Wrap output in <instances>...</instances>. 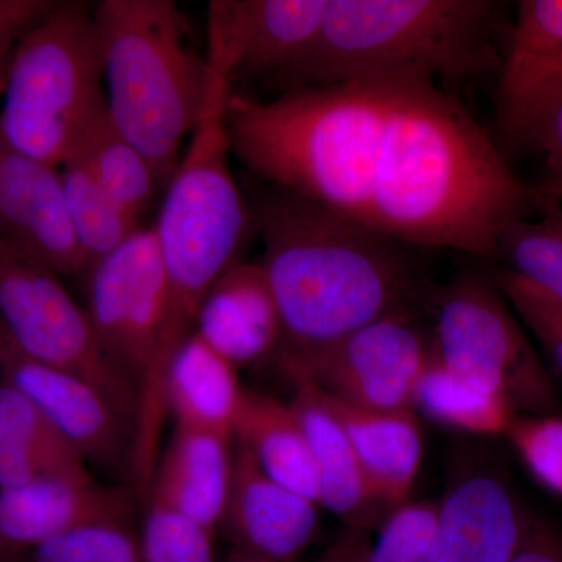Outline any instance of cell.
Returning a JSON list of instances; mask_svg holds the SVG:
<instances>
[{"label":"cell","instance_id":"cell-40","mask_svg":"<svg viewBox=\"0 0 562 562\" xmlns=\"http://www.w3.org/2000/svg\"><path fill=\"white\" fill-rule=\"evenodd\" d=\"M225 562H272L265 560V558L257 557V554H251L244 552V550L232 549V552L228 553L227 560Z\"/></svg>","mask_w":562,"mask_h":562},{"label":"cell","instance_id":"cell-36","mask_svg":"<svg viewBox=\"0 0 562 562\" xmlns=\"http://www.w3.org/2000/svg\"><path fill=\"white\" fill-rule=\"evenodd\" d=\"M512 562H562L561 536L531 514Z\"/></svg>","mask_w":562,"mask_h":562},{"label":"cell","instance_id":"cell-37","mask_svg":"<svg viewBox=\"0 0 562 562\" xmlns=\"http://www.w3.org/2000/svg\"><path fill=\"white\" fill-rule=\"evenodd\" d=\"M371 546L369 531L347 528L314 562H366Z\"/></svg>","mask_w":562,"mask_h":562},{"label":"cell","instance_id":"cell-38","mask_svg":"<svg viewBox=\"0 0 562 562\" xmlns=\"http://www.w3.org/2000/svg\"><path fill=\"white\" fill-rule=\"evenodd\" d=\"M539 150L546 154V173H562V109L543 136Z\"/></svg>","mask_w":562,"mask_h":562},{"label":"cell","instance_id":"cell-31","mask_svg":"<svg viewBox=\"0 0 562 562\" xmlns=\"http://www.w3.org/2000/svg\"><path fill=\"white\" fill-rule=\"evenodd\" d=\"M438 502H408L384 519L366 562H430Z\"/></svg>","mask_w":562,"mask_h":562},{"label":"cell","instance_id":"cell-8","mask_svg":"<svg viewBox=\"0 0 562 562\" xmlns=\"http://www.w3.org/2000/svg\"><path fill=\"white\" fill-rule=\"evenodd\" d=\"M85 279L87 313L99 344L138 391L133 472L147 487L157 468L158 428L166 412L158 360L168 277L154 227H140L120 249L95 262Z\"/></svg>","mask_w":562,"mask_h":562},{"label":"cell","instance_id":"cell-24","mask_svg":"<svg viewBox=\"0 0 562 562\" xmlns=\"http://www.w3.org/2000/svg\"><path fill=\"white\" fill-rule=\"evenodd\" d=\"M232 431L273 482L319 505L312 450L290 403L243 390Z\"/></svg>","mask_w":562,"mask_h":562},{"label":"cell","instance_id":"cell-33","mask_svg":"<svg viewBox=\"0 0 562 562\" xmlns=\"http://www.w3.org/2000/svg\"><path fill=\"white\" fill-rule=\"evenodd\" d=\"M492 283L562 373V302L512 271L495 273Z\"/></svg>","mask_w":562,"mask_h":562},{"label":"cell","instance_id":"cell-29","mask_svg":"<svg viewBox=\"0 0 562 562\" xmlns=\"http://www.w3.org/2000/svg\"><path fill=\"white\" fill-rule=\"evenodd\" d=\"M539 220L514 222L505 232L498 257L512 265L509 271L562 302V210L543 201Z\"/></svg>","mask_w":562,"mask_h":562},{"label":"cell","instance_id":"cell-21","mask_svg":"<svg viewBox=\"0 0 562 562\" xmlns=\"http://www.w3.org/2000/svg\"><path fill=\"white\" fill-rule=\"evenodd\" d=\"M316 390L349 438L376 501L390 513L408 503L424 453L416 414L372 412Z\"/></svg>","mask_w":562,"mask_h":562},{"label":"cell","instance_id":"cell-25","mask_svg":"<svg viewBox=\"0 0 562 562\" xmlns=\"http://www.w3.org/2000/svg\"><path fill=\"white\" fill-rule=\"evenodd\" d=\"M241 394L235 366L198 333H191L173 350L165 373V405L177 424L233 438Z\"/></svg>","mask_w":562,"mask_h":562},{"label":"cell","instance_id":"cell-4","mask_svg":"<svg viewBox=\"0 0 562 562\" xmlns=\"http://www.w3.org/2000/svg\"><path fill=\"white\" fill-rule=\"evenodd\" d=\"M486 0H328L319 36L281 90L424 77L464 83L498 70Z\"/></svg>","mask_w":562,"mask_h":562},{"label":"cell","instance_id":"cell-22","mask_svg":"<svg viewBox=\"0 0 562 562\" xmlns=\"http://www.w3.org/2000/svg\"><path fill=\"white\" fill-rule=\"evenodd\" d=\"M290 402L308 439L319 484V505L338 516L347 528L369 531L390 512L376 501L353 447L341 425L321 402L313 383L295 380Z\"/></svg>","mask_w":562,"mask_h":562},{"label":"cell","instance_id":"cell-6","mask_svg":"<svg viewBox=\"0 0 562 562\" xmlns=\"http://www.w3.org/2000/svg\"><path fill=\"white\" fill-rule=\"evenodd\" d=\"M231 92L227 79L211 69L205 110L168 183L154 225L168 277L158 360L162 395L166 368L173 350L194 333L206 292L238 261L239 249L254 222L231 168V143L225 127V106Z\"/></svg>","mask_w":562,"mask_h":562},{"label":"cell","instance_id":"cell-28","mask_svg":"<svg viewBox=\"0 0 562 562\" xmlns=\"http://www.w3.org/2000/svg\"><path fill=\"white\" fill-rule=\"evenodd\" d=\"M60 172L70 225L87 277L95 262L120 249L139 231V221L117 205L77 158L69 157L63 162Z\"/></svg>","mask_w":562,"mask_h":562},{"label":"cell","instance_id":"cell-34","mask_svg":"<svg viewBox=\"0 0 562 562\" xmlns=\"http://www.w3.org/2000/svg\"><path fill=\"white\" fill-rule=\"evenodd\" d=\"M505 436L531 475L562 495V417L514 416Z\"/></svg>","mask_w":562,"mask_h":562},{"label":"cell","instance_id":"cell-10","mask_svg":"<svg viewBox=\"0 0 562 562\" xmlns=\"http://www.w3.org/2000/svg\"><path fill=\"white\" fill-rule=\"evenodd\" d=\"M432 344L450 372L502 395L514 409L546 412L557 401L541 362L492 281L468 273L442 292Z\"/></svg>","mask_w":562,"mask_h":562},{"label":"cell","instance_id":"cell-14","mask_svg":"<svg viewBox=\"0 0 562 562\" xmlns=\"http://www.w3.org/2000/svg\"><path fill=\"white\" fill-rule=\"evenodd\" d=\"M2 380L22 392L85 462L120 469L135 454V427L79 376L22 353L0 324Z\"/></svg>","mask_w":562,"mask_h":562},{"label":"cell","instance_id":"cell-12","mask_svg":"<svg viewBox=\"0 0 562 562\" xmlns=\"http://www.w3.org/2000/svg\"><path fill=\"white\" fill-rule=\"evenodd\" d=\"M328 0H213L206 18L211 69L231 83H276L306 57L324 24Z\"/></svg>","mask_w":562,"mask_h":562},{"label":"cell","instance_id":"cell-42","mask_svg":"<svg viewBox=\"0 0 562 562\" xmlns=\"http://www.w3.org/2000/svg\"><path fill=\"white\" fill-rule=\"evenodd\" d=\"M0 382H2V346H0Z\"/></svg>","mask_w":562,"mask_h":562},{"label":"cell","instance_id":"cell-7","mask_svg":"<svg viewBox=\"0 0 562 562\" xmlns=\"http://www.w3.org/2000/svg\"><path fill=\"white\" fill-rule=\"evenodd\" d=\"M94 9L60 2L18 44L0 102V135L14 149L61 168L102 98Z\"/></svg>","mask_w":562,"mask_h":562},{"label":"cell","instance_id":"cell-39","mask_svg":"<svg viewBox=\"0 0 562 562\" xmlns=\"http://www.w3.org/2000/svg\"><path fill=\"white\" fill-rule=\"evenodd\" d=\"M532 191L543 201L562 203V173H543L541 183Z\"/></svg>","mask_w":562,"mask_h":562},{"label":"cell","instance_id":"cell-23","mask_svg":"<svg viewBox=\"0 0 562 562\" xmlns=\"http://www.w3.org/2000/svg\"><path fill=\"white\" fill-rule=\"evenodd\" d=\"M47 479H92L83 458L22 392L0 382V490Z\"/></svg>","mask_w":562,"mask_h":562},{"label":"cell","instance_id":"cell-16","mask_svg":"<svg viewBox=\"0 0 562 562\" xmlns=\"http://www.w3.org/2000/svg\"><path fill=\"white\" fill-rule=\"evenodd\" d=\"M530 517L497 469L462 462L438 502L430 562H512Z\"/></svg>","mask_w":562,"mask_h":562},{"label":"cell","instance_id":"cell-3","mask_svg":"<svg viewBox=\"0 0 562 562\" xmlns=\"http://www.w3.org/2000/svg\"><path fill=\"white\" fill-rule=\"evenodd\" d=\"M398 79L299 88L271 101L232 90V157L277 191L373 227V166Z\"/></svg>","mask_w":562,"mask_h":562},{"label":"cell","instance_id":"cell-2","mask_svg":"<svg viewBox=\"0 0 562 562\" xmlns=\"http://www.w3.org/2000/svg\"><path fill=\"white\" fill-rule=\"evenodd\" d=\"M251 214L283 325L288 373L312 364L372 322L412 312L417 277L402 243L277 190Z\"/></svg>","mask_w":562,"mask_h":562},{"label":"cell","instance_id":"cell-1","mask_svg":"<svg viewBox=\"0 0 562 562\" xmlns=\"http://www.w3.org/2000/svg\"><path fill=\"white\" fill-rule=\"evenodd\" d=\"M541 199L464 105L424 77H401L372 176L376 231L408 246L498 257L509 225Z\"/></svg>","mask_w":562,"mask_h":562},{"label":"cell","instance_id":"cell-19","mask_svg":"<svg viewBox=\"0 0 562 562\" xmlns=\"http://www.w3.org/2000/svg\"><path fill=\"white\" fill-rule=\"evenodd\" d=\"M195 333L236 369L283 346L279 306L261 262H233L206 292Z\"/></svg>","mask_w":562,"mask_h":562},{"label":"cell","instance_id":"cell-35","mask_svg":"<svg viewBox=\"0 0 562 562\" xmlns=\"http://www.w3.org/2000/svg\"><path fill=\"white\" fill-rule=\"evenodd\" d=\"M60 0H0V66L25 36L57 9Z\"/></svg>","mask_w":562,"mask_h":562},{"label":"cell","instance_id":"cell-41","mask_svg":"<svg viewBox=\"0 0 562 562\" xmlns=\"http://www.w3.org/2000/svg\"><path fill=\"white\" fill-rule=\"evenodd\" d=\"M7 69H9V65L0 66V102H2L3 90H5Z\"/></svg>","mask_w":562,"mask_h":562},{"label":"cell","instance_id":"cell-18","mask_svg":"<svg viewBox=\"0 0 562 562\" xmlns=\"http://www.w3.org/2000/svg\"><path fill=\"white\" fill-rule=\"evenodd\" d=\"M317 525L316 503L273 482L249 450L238 446L221 525L233 549L272 562H294L308 549Z\"/></svg>","mask_w":562,"mask_h":562},{"label":"cell","instance_id":"cell-32","mask_svg":"<svg viewBox=\"0 0 562 562\" xmlns=\"http://www.w3.org/2000/svg\"><path fill=\"white\" fill-rule=\"evenodd\" d=\"M213 538L179 514L149 505L139 539L143 562H216Z\"/></svg>","mask_w":562,"mask_h":562},{"label":"cell","instance_id":"cell-43","mask_svg":"<svg viewBox=\"0 0 562 562\" xmlns=\"http://www.w3.org/2000/svg\"><path fill=\"white\" fill-rule=\"evenodd\" d=\"M0 562H3L2 558H0Z\"/></svg>","mask_w":562,"mask_h":562},{"label":"cell","instance_id":"cell-13","mask_svg":"<svg viewBox=\"0 0 562 562\" xmlns=\"http://www.w3.org/2000/svg\"><path fill=\"white\" fill-rule=\"evenodd\" d=\"M497 72L498 146L539 150L562 109V0L519 2Z\"/></svg>","mask_w":562,"mask_h":562},{"label":"cell","instance_id":"cell-5","mask_svg":"<svg viewBox=\"0 0 562 562\" xmlns=\"http://www.w3.org/2000/svg\"><path fill=\"white\" fill-rule=\"evenodd\" d=\"M111 117L161 184L205 110L211 69L172 0H103L94 7Z\"/></svg>","mask_w":562,"mask_h":562},{"label":"cell","instance_id":"cell-27","mask_svg":"<svg viewBox=\"0 0 562 562\" xmlns=\"http://www.w3.org/2000/svg\"><path fill=\"white\" fill-rule=\"evenodd\" d=\"M453 430L475 436L506 435L514 408L502 395L465 382L432 353L414 394V409Z\"/></svg>","mask_w":562,"mask_h":562},{"label":"cell","instance_id":"cell-17","mask_svg":"<svg viewBox=\"0 0 562 562\" xmlns=\"http://www.w3.org/2000/svg\"><path fill=\"white\" fill-rule=\"evenodd\" d=\"M132 494L94 479H47L0 490V558L24 562L41 543L77 528L128 525Z\"/></svg>","mask_w":562,"mask_h":562},{"label":"cell","instance_id":"cell-30","mask_svg":"<svg viewBox=\"0 0 562 562\" xmlns=\"http://www.w3.org/2000/svg\"><path fill=\"white\" fill-rule=\"evenodd\" d=\"M24 562H143V553L128 525L99 524L41 543Z\"/></svg>","mask_w":562,"mask_h":562},{"label":"cell","instance_id":"cell-20","mask_svg":"<svg viewBox=\"0 0 562 562\" xmlns=\"http://www.w3.org/2000/svg\"><path fill=\"white\" fill-rule=\"evenodd\" d=\"M232 438L177 424L155 468L151 506L168 509L214 536L224 519L232 479Z\"/></svg>","mask_w":562,"mask_h":562},{"label":"cell","instance_id":"cell-9","mask_svg":"<svg viewBox=\"0 0 562 562\" xmlns=\"http://www.w3.org/2000/svg\"><path fill=\"white\" fill-rule=\"evenodd\" d=\"M0 324L22 353L90 383L136 430L138 391L106 357L58 273L0 251Z\"/></svg>","mask_w":562,"mask_h":562},{"label":"cell","instance_id":"cell-26","mask_svg":"<svg viewBox=\"0 0 562 562\" xmlns=\"http://www.w3.org/2000/svg\"><path fill=\"white\" fill-rule=\"evenodd\" d=\"M69 157L77 158L106 194L135 220L146 213L160 190V180L150 162L114 124L105 94L85 122Z\"/></svg>","mask_w":562,"mask_h":562},{"label":"cell","instance_id":"cell-11","mask_svg":"<svg viewBox=\"0 0 562 562\" xmlns=\"http://www.w3.org/2000/svg\"><path fill=\"white\" fill-rule=\"evenodd\" d=\"M432 353L413 312L391 314L290 373L333 397L372 412H414V394Z\"/></svg>","mask_w":562,"mask_h":562},{"label":"cell","instance_id":"cell-15","mask_svg":"<svg viewBox=\"0 0 562 562\" xmlns=\"http://www.w3.org/2000/svg\"><path fill=\"white\" fill-rule=\"evenodd\" d=\"M0 251L58 276L85 277L60 168L11 147L0 135Z\"/></svg>","mask_w":562,"mask_h":562}]
</instances>
